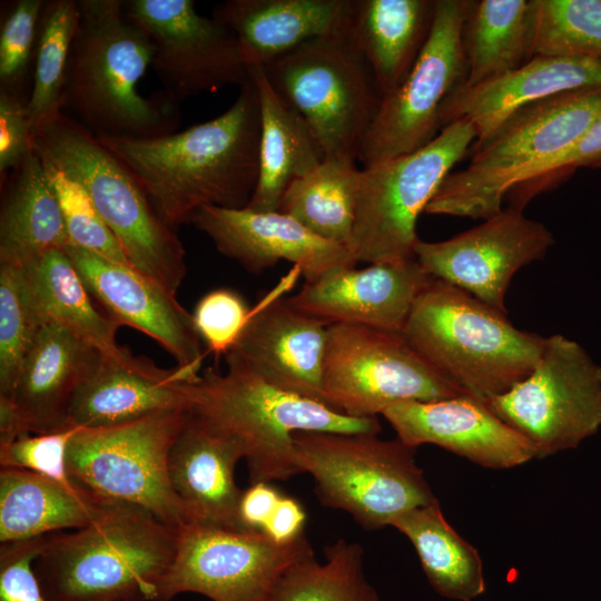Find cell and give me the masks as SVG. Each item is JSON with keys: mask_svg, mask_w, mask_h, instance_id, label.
Masks as SVG:
<instances>
[{"mask_svg": "<svg viewBox=\"0 0 601 601\" xmlns=\"http://www.w3.org/2000/svg\"><path fill=\"white\" fill-rule=\"evenodd\" d=\"M187 417L186 410H170L118 425L77 428L67 452L69 476L178 529L188 520L170 485L168 459Z\"/></svg>", "mask_w": 601, "mask_h": 601, "instance_id": "8fae6325", "label": "cell"}, {"mask_svg": "<svg viewBox=\"0 0 601 601\" xmlns=\"http://www.w3.org/2000/svg\"><path fill=\"white\" fill-rule=\"evenodd\" d=\"M312 554L305 533L278 544L262 531L188 522L178 528L175 558L156 601L186 592L213 601H275L285 572Z\"/></svg>", "mask_w": 601, "mask_h": 601, "instance_id": "9a60e30c", "label": "cell"}, {"mask_svg": "<svg viewBox=\"0 0 601 601\" xmlns=\"http://www.w3.org/2000/svg\"><path fill=\"white\" fill-rule=\"evenodd\" d=\"M61 112L93 135L150 138L175 132L177 101L166 91L145 98L138 85L152 60L146 33L121 0H78Z\"/></svg>", "mask_w": 601, "mask_h": 601, "instance_id": "7a4b0ae2", "label": "cell"}, {"mask_svg": "<svg viewBox=\"0 0 601 601\" xmlns=\"http://www.w3.org/2000/svg\"><path fill=\"white\" fill-rule=\"evenodd\" d=\"M47 536L1 543L0 601H50L32 566L43 550Z\"/></svg>", "mask_w": 601, "mask_h": 601, "instance_id": "ee69618b", "label": "cell"}, {"mask_svg": "<svg viewBox=\"0 0 601 601\" xmlns=\"http://www.w3.org/2000/svg\"><path fill=\"white\" fill-rule=\"evenodd\" d=\"M533 0L473 1L463 28L471 88L520 68L533 57Z\"/></svg>", "mask_w": 601, "mask_h": 601, "instance_id": "1f68e13d", "label": "cell"}, {"mask_svg": "<svg viewBox=\"0 0 601 601\" xmlns=\"http://www.w3.org/2000/svg\"><path fill=\"white\" fill-rule=\"evenodd\" d=\"M325 562L308 555L280 579L275 601H380L364 572V549L341 539L324 548Z\"/></svg>", "mask_w": 601, "mask_h": 601, "instance_id": "d590c367", "label": "cell"}, {"mask_svg": "<svg viewBox=\"0 0 601 601\" xmlns=\"http://www.w3.org/2000/svg\"><path fill=\"white\" fill-rule=\"evenodd\" d=\"M42 324L26 270L0 263V396L12 398Z\"/></svg>", "mask_w": 601, "mask_h": 601, "instance_id": "f35d334b", "label": "cell"}, {"mask_svg": "<svg viewBox=\"0 0 601 601\" xmlns=\"http://www.w3.org/2000/svg\"><path fill=\"white\" fill-rule=\"evenodd\" d=\"M306 513L293 496L282 495L262 532L278 544L290 543L304 534Z\"/></svg>", "mask_w": 601, "mask_h": 601, "instance_id": "c3c4849f", "label": "cell"}, {"mask_svg": "<svg viewBox=\"0 0 601 601\" xmlns=\"http://www.w3.org/2000/svg\"><path fill=\"white\" fill-rule=\"evenodd\" d=\"M601 86V60L534 56L520 68L471 88H459L444 104L441 129L466 119L475 128L474 151L520 109L573 90Z\"/></svg>", "mask_w": 601, "mask_h": 601, "instance_id": "d4e9b609", "label": "cell"}, {"mask_svg": "<svg viewBox=\"0 0 601 601\" xmlns=\"http://www.w3.org/2000/svg\"><path fill=\"white\" fill-rule=\"evenodd\" d=\"M65 252L90 295L112 321L148 335L175 358L178 367L199 375L201 341L176 294L128 264L70 245Z\"/></svg>", "mask_w": 601, "mask_h": 601, "instance_id": "d6986e66", "label": "cell"}, {"mask_svg": "<svg viewBox=\"0 0 601 601\" xmlns=\"http://www.w3.org/2000/svg\"><path fill=\"white\" fill-rule=\"evenodd\" d=\"M260 109L258 178L246 208L277 211L288 186L315 169L324 151L304 118L270 85L263 66L250 65Z\"/></svg>", "mask_w": 601, "mask_h": 601, "instance_id": "f546056e", "label": "cell"}, {"mask_svg": "<svg viewBox=\"0 0 601 601\" xmlns=\"http://www.w3.org/2000/svg\"><path fill=\"white\" fill-rule=\"evenodd\" d=\"M32 148L85 188L129 264L176 294L187 273L185 248L126 166L63 112L32 129Z\"/></svg>", "mask_w": 601, "mask_h": 601, "instance_id": "52a82bcc", "label": "cell"}, {"mask_svg": "<svg viewBox=\"0 0 601 601\" xmlns=\"http://www.w3.org/2000/svg\"><path fill=\"white\" fill-rule=\"evenodd\" d=\"M32 434L30 426L12 398L0 396V445Z\"/></svg>", "mask_w": 601, "mask_h": 601, "instance_id": "681fc988", "label": "cell"}, {"mask_svg": "<svg viewBox=\"0 0 601 601\" xmlns=\"http://www.w3.org/2000/svg\"><path fill=\"white\" fill-rule=\"evenodd\" d=\"M178 529L120 504L97 522L47 536L35 572L50 601H156Z\"/></svg>", "mask_w": 601, "mask_h": 601, "instance_id": "3957f363", "label": "cell"}, {"mask_svg": "<svg viewBox=\"0 0 601 601\" xmlns=\"http://www.w3.org/2000/svg\"><path fill=\"white\" fill-rule=\"evenodd\" d=\"M359 181L356 161L325 158L288 186L278 210L315 235L347 247L356 218Z\"/></svg>", "mask_w": 601, "mask_h": 601, "instance_id": "e575fe53", "label": "cell"}, {"mask_svg": "<svg viewBox=\"0 0 601 601\" xmlns=\"http://www.w3.org/2000/svg\"><path fill=\"white\" fill-rule=\"evenodd\" d=\"M252 311L238 292L217 288L198 300L191 317L200 341L218 358L233 348Z\"/></svg>", "mask_w": 601, "mask_h": 601, "instance_id": "b9f144b4", "label": "cell"}, {"mask_svg": "<svg viewBox=\"0 0 601 601\" xmlns=\"http://www.w3.org/2000/svg\"><path fill=\"white\" fill-rule=\"evenodd\" d=\"M327 327L274 292L253 308L229 352L272 385L323 403Z\"/></svg>", "mask_w": 601, "mask_h": 601, "instance_id": "603a6c76", "label": "cell"}, {"mask_svg": "<svg viewBox=\"0 0 601 601\" xmlns=\"http://www.w3.org/2000/svg\"><path fill=\"white\" fill-rule=\"evenodd\" d=\"M534 56L601 60V0H533Z\"/></svg>", "mask_w": 601, "mask_h": 601, "instance_id": "74e56055", "label": "cell"}, {"mask_svg": "<svg viewBox=\"0 0 601 601\" xmlns=\"http://www.w3.org/2000/svg\"><path fill=\"white\" fill-rule=\"evenodd\" d=\"M402 334L464 394L484 402L524 380L544 343L505 313L435 278L417 297Z\"/></svg>", "mask_w": 601, "mask_h": 601, "instance_id": "8992f818", "label": "cell"}, {"mask_svg": "<svg viewBox=\"0 0 601 601\" xmlns=\"http://www.w3.org/2000/svg\"><path fill=\"white\" fill-rule=\"evenodd\" d=\"M78 22V0L45 1L28 99L32 129L61 112L68 59Z\"/></svg>", "mask_w": 601, "mask_h": 601, "instance_id": "8d00e7d4", "label": "cell"}, {"mask_svg": "<svg viewBox=\"0 0 601 601\" xmlns=\"http://www.w3.org/2000/svg\"><path fill=\"white\" fill-rule=\"evenodd\" d=\"M473 1L435 0L432 27L413 67L381 99L362 141L363 167L413 152L441 131V111L467 75L463 28Z\"/></svg>", "mask_w": 601, "mask_h": 601, "instance_id": "5bb4252c", "label": "cell"}, {"mask_svg": "<svg viewBox=\"0 0 601 601\" xmlns=\"http://www.w3.org/2000/svg\"><path fill=\"white\" fill-rule=\"evenodd\" d=\"M485 403L536 457L574 449L601 428V366L578 342L554 334L544 337L530 374Z\"/></svg>", "mask_w": 601, "mask_h": 601, "instance_id": "4fadbf2b", "label": "cell"}, {"mask_svg": "<svg viewBox=\"0 0 601 601\" xmlns=\"http://www.w3.org/2000/svg\"><path fill=\"white\" fill-rule=\"evenodd\" d=\"M433 279L414 258L332 269L305 282L286 303L327 325L351 324L402 334Z\"/></svg>", "mask_w": 601, "mask_h": 601, "instance_id": "ffe728a7", "label": "cell"}, {"mask_svg": "<svg viewBox=\"0 0 601 601\" xmlns=\"http://www.w3.org/2000/svg\"><path fill=\"white\" fill-rule=\"evenodd\" d=\"M296 462L309 473L327 508L347 512L362 528L391 526L405 512L436 502L416 447L376 434L296 432Z\"/></svg>", "mask_w": 601, "mask_h": 601, "instance_id": "ba28073f", "label": "cell"}, {"mask_svg": "<svg viewBox=\"0 0 601 601\" xmlns=\"http://www.w3.org/2000/svg\"><path fill=\"white\" fill-rule=\"evenodd\" d=\"M435 0H351L345 38L381 99L404 80L427 40Z\"/></svg>", "mask_w": 601, "mask_h": 601, "instance_id": "f1b7e54d", "label": "cell"}, {"mask_svg": "<svg viewBox=\"0 0 601 601\" xmlns=\"http://www.w3.org/2000/svg\"><path fill=\"white\" fill-rule=\"evenodd\" d=\"M95 137L175 231L203 206L245 208L257 185L260 109L250 78L221 115L185 130L150 138Z\"/></svg>", "mask_w": 601, "mask_h": 601, "instance_id": "6da1fadb", "label": "cell"}, {"mask_svg": "<svg viewBox=\"0 0 601 601\" xmlns=\"http://www.w3.org/2000/svg\"><path fill=\"white\" fill-rule=\"evenodd\" d=\"M351 0H227L211 17L238 39L247 65L267 66L316 38L345 37Z\"/></svg>", "mask_w": 601, "mask_h": 601, "instance_id": "484cf974", "label": "cell"}, {"mask_svg": "<svg viewBox=\"0 0 601 601\" xmlns=\"http://www.w3.org/2000/svg\"><path fill=\"white\" fill-rule=\"evenodd\" d=\"M475 139L472 122L457 119L424 147L361 169L356 218L347 246L357 263L414 258L420 215Z\"/></svg>", "mask_w": 601, "mask_h": 601, "instance_id": "9c48e42d", "label": "cell"}, {"mask_svg": "<svg viewBox=\"0 0 601 601\" xmlns=\"http://www.w3.org/2000/svg\"><path fill=\"white\" fill-rule=\"evenodd\" d=\"M553 244L543 223L509 207L452 238L418 239L414 257L431 277L506 314L505 295L513 276L542 259Z\"/></svg>", "mask_w": 601, "mask_h": 601, "instance_id": "e0dca14e", "label": "cell"}, {"mask_svg": "<svg viewBox=\"0 0 601 601\" xmlns=\"http://www.w3.org/2000/svg\"><path fill=\"white\" fill-rule=\"evenodd\" d=\"M391 526L411 541L430 584L439 594L471 601L484 592L479 551L446 521L439 501L405 512Z\"/></svg>", "mask_w": 601, "mask_h": 601, "instance_id": "d6a6232c", "label": "cell"}, {"mask_svg": "<svg viewBox=\"0 0 601 601\" xmlns=\"http://www.w3.org/2000/svg\"><path fill=\"white\" fill-rule=\"evenodd\" d=\"M263 68L276 92L307 122L325 158L357 161L381 95L345 37L312 39Z\"/></svg>", "mask_w": 601, "mask_h": 601, "instance_id": "30bf717a", "label": "cell"}, {"mask_svg": "<svg viewBox=\"0 0 601 601\" xmlns=\"http://www.w3.org/2000/svg\"><path fill=\"white\" fill-rule=\"evenodd\" d=\"M42 323L56 322L104 354L126 347L116 341L119 325L98 311L65 249H52L24 269Z\"/></svg>", "mask_w": 601, "mask_h": 601, "instance_id": "836d02e7", "label": "cell"}, {"mask_svg": "<svg viewBox=\"0 0 601 601\" xmlns=\"http://www.w3.org/2000/svg\"><path fill=\"white\" fill-rule=\"evenodd\" d=\"M190 224L206 234L220 254L253 274L286 260L305 282H313L332 269L357 263L345 245L315 235L279 210L203 206Z\"/></svg>", "mask_w": 601, "mask_h": 601, "instance_id": "ac0fdd59", "label": "cell"}, {"mask_svg": "<svg viewBox=\"0 0 601 601\" xmlns=\"http://www.w3.org/2000/svg\"><path fill=\"white\" fill-rule=\"evenodd\" d=\"M43 0L14 1L0 29V91L27 98Z\"/></svg>", "mask_w": 601, "mask_h": 601, "instance_id": "60d3db41", "label": "cell"}, {"mask_svg": "<svg viewBox=\"0 0 601 601\" xmlns=\"http://www.w3.org/2000/svg\"><path fill=\"white\" fill-rule=\"evenodd\" d=\"M198 376L178 366L161 368L127 348L118 355L100 353L72 397L67 427H106L157 412L188 411L189 384Z\"/></svg>", "mask_w": 601, "mask_h": 601, "instance_id": "7402d4cb", "label": "cell"}, {"mask_svg": "<svg viewBox=\"0 0 601 601\" xmlns=\"http://www.w3.org/2000/svg\"><path fill=\"white\" fill-rule=\"evenodd\" d=\"M100 353L56 322L41 325L12 395L32 434L69 428L72 397Z\"/></svg>", "mask_w": 601, "mask_h": 601, "instance_id": "4316f807", "label": "cell"}, {"mask_svg": "<svg viewBox=\"0 0 601 601\" xmlns=\"http://www.w3.org/2000/svg\"><path fill=\"white\" fill-rule=\"evenodd\" d=\"M463 394L403 334L351 324L328 325L323 403L332 410L351 417H376L395 403Z\"/></svg>", "mask_w": 601, "mask_h": 601, "instance_id": "7c38bea8", "label": "cell"}, {"mask_svg": "<svg viewBox=\"0 0 601 601\" xmlns=\"http://www.w3.org/2000/svg\"><path fill=\"white\" fill-rule=\"evenodd\" d=\"M242 459L238 437L188 412L168 459L170 485L188 522L245 529L238 515L243 490L235 482Z\"/></svg>", "mask_w": 601, "mask_h": 601, "instance_id": "cb8c5ba5", "label": "cell"}, {"mask_svg": "<svg viewBox=\"0 0 601 601\" xmlns=\"http://www.w3.org/2000/svg\"><path fill=\"white\" fill-rule=\"evenodd\" d=\"M33 150L28 99L0 91V177L16 170Z\"/></svg>", "mask_w": 601, "mask_h": 601, "instance_id": "f6af8a7d", "label": "cell"}, {"mask_svg": "<svg viewBox=\"0 0 601 601\" xmlns=\"http://www.w3.org/2000/svg\"><path fill=\"white\" fill-rule=\"evenodd\" d=\"M124 10L149 38L150 68L176 101L249 80L238 39L214 17L199 14L193 0H127Z\"/></svg>", "mask_w": 601, "mask_h": 601, "instance_id": "2e32d148", "label": "cell"}, {"mask_svg": "<svg viewBox=\"0 0 601 601\" xmlns=\"http://www.w3.org/2000/svg\"><path fill=\"white\" fill-rule=\"evenodd\" d=\"M120 504L75 481L63 484L29 471L1 467L0 542L79 530Z\"/></svg>", "mask_w": 601, "mask_h": 601, "instance_id": "83f0119b", "label": "cell"}, {"mask_svg": "<svg viewBox=\"0 0 601 601\" xmlns=\"http://www.w3.org/2000/svg\"><path fill=\"white\" fill-rule=\"evenodd\" d=\"M225 356L224 373L208 367L190 382L188 412L243 442L250 484L287 481L302 473L295 456L296 432H381L377 417H351L321 402L283 391L231 352Z\"/></svg>", "mask_w": 601, "mask_h": 601, "instance_id": "277c9868", "label": "cell"}, {"mask_svg": "<svg viewBox=\"0 0 601 601\" xmlns=\"http://www.w3.org/2000/svg\"><path fill=\"white\" fill-rule=\"evenodd\" d=\"M42 162L61 208L69 245L130 265L85 188L51 164Z\"/></svg>", "mask_w": 601, "mask_h": 601, "instance_id": "ab89813d", "label": "cell"}, {"mask_svg": "<svg viewBox=\"0 0 601 601\" xmlns=\"http://www.w3.org/2000/svg\"><path fill=\"white\" fill-rule=\"evenodd\" d=\"M601 114V86L564 92L512 115L467 167L451 173L425 213L487 219L506 195L548 171Z\"/></svg>", "mask_w": 601, "mask_h": 601, "instance_id": "5b68a950", "label": "cell"}, {"mask_svg": "<svg viewBox=\"0 0 601 601\" xmlns=\"http://www.w3.org/2000/svg\"><path fill=\"white\" fill-rule=\"evenodd\" d=\"M282 495L269 482L252 483L243 490L239 501L242 525L247 530L263 531Z\"/></svg>", "mask_w": 601, "mask_h": 601, "instance_id": "7dc6e473", "label": "cell"}, {"mask_svg": "<svg viewBox=\"0 0 601 601\" xmlns=\"http://www.w3.org/2000/svg\"><path fill=\"white\" fill-rule=\"evenodd\" d=\"M601 167V114L591 124L582 138L548 171L536 179L513 189V206L522 207L538 193L568 178L577 168Z\"/></svg>", "mask_w": 601, "mask_h": 601, "instance_id": "bcb514c9", "label": "cell"}, {"mask_svg": "<svg viewBox=\"0 0 601 601\" xmlns=\"http://www.w3.org/2000/svg\"><path fill=\"white\" fill-rule=\"evenodd\" d=\"M76 430L69 427L50 433L28 434L0 445V465L70 484L73 481L68 473L67 452Z\"/></svg>", "mask_w": 601, "mask_h": 601, "instance_id": "7bdbcfd3", "label": "cell"}, {"mask_svg": "<svg viewBox=\"0 0 601 601\" xmlns=\"http://www.w3.org/2000/svg\"><path fill=\"white\" fill-rule=\"evenodd\" d=\"M69 245L61 208L43 162L32 150L13 170L0 211V263L32 267Z\"/></svg>", "mask_w": 601, "mask_h": 601, "instance_id": "4dcf8cb0", "label": "cell"}, {"mask_svg": "<svg viewBox=\"0 0 601 601\" xmlns=\"http://www.w3.org/2000/svg\"><path fill=\"white\" fill-rule=\"evenodd\" d=\"M381 415L405 444H434L486 469H512L536 457L525 437L470 395L400 402Z\"/></svg>", "mask_w": 601, "mask_h": 601, "instance_id": "44dd1931", "label": "cell"}]
</instances>
